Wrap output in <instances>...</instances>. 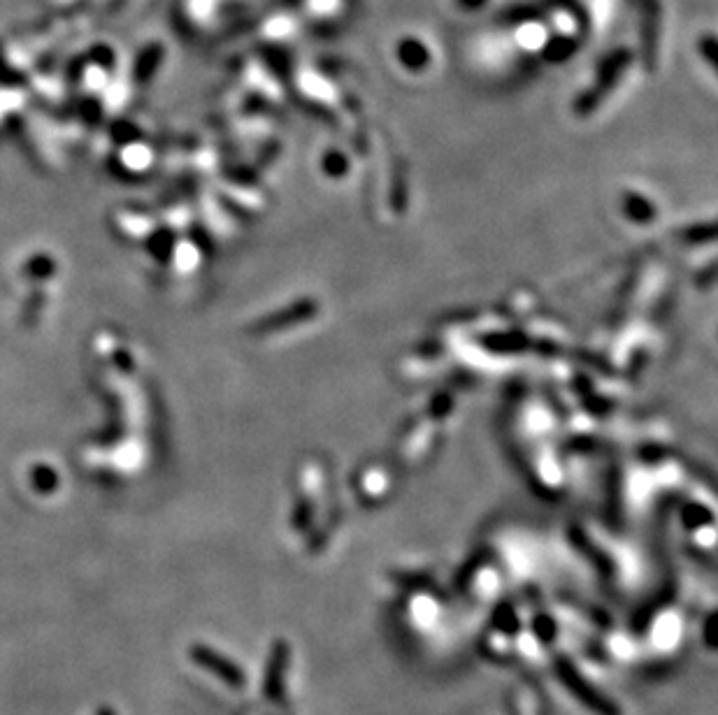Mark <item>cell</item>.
<instances>
[{
    "label": "cell",
    "mask_w": 718,
    "mask_h": 715,
    "mask_svg": "<svg viewBox=\"0 0 718 715\" xmlns=\"http://www.w3.org/2000/svg\"><path fill=\"white\" fill-rule=\"evenodd\" d=\"M314 14H321V17H330L337 10V3L340 0H314Z\"/></svg>",
    "instance_id": "obj_5"
},
{
    "label": "cell",
    "mask_w": 718,
    "mask_h": 715,
    "mask_svg": "<svg viewBox=\"0 0 718 715\" xmlns=\"http://www.w3.org/2000/svg\"><path fill=\"white\" fill-rule=\"evenodd\" d=\"M456 3H461L465 10H479V7H484L486 0H456Z\"/></svg>",
    "instance_id": "obj_6"
},
{
    "label": "cell",
    "mask_w": 718,
    "mask_h": 715,
    "mask_svg": "<svg viewBox=\"0 0 718 715\" xmlns=\"http://www.w3.org/2000/svg\"><path fill=\"white\" fill-rule=\"evenodd\" d=\"M98 715H114V711L110 709V706H100V709H98Z\"/></svg>",
    "instance_id": "obj_7"
},
{
    "label": "cell",
    "mask_w": 718,
    "mask_h": 715,
    "mask_svg": "<svg viewBox=\"0 0 718 715\" xmlns=\"http://www.w3.org/2000/svg\"><path fill=\"white\" fill-rule=\"evenodd\" d=\"M286 662H289V650H286L284 644H277L275 653H272L270 664H268V676H265V697L275 699V702L282 697V690H284L282 681H284Z\"/></svg>",
    "instance_id": "obj_3"
},
{
    "label": "cell",
    "mask_w": 718,
    "mask_h": 715,
    "mask_svg": "<svg viewBox=\"0 0 718 715\" xmlns=\"http://www.w3.org/2000/svg\"><path fill=\"white\" fill-rule=\"evenodd\" d=\"M398 61L409 70H423L430 63V49L419 38H402L396 47Z\"/></svg>",
    "instance_id": "obj_4"
},
{
    "label": "cell",
    "mask_w": 718,
    "mask_h": 715,
    "mask_svg": "<svg viewBox=\"0 0 718 715\" xmlns=\"http://www.w3.org/2000/svg\"><path fill=\"white\" fill-rule=\"evenodd\" d=\"M556 671H558L560 681L565 683V688L570 690L581 704L588 706V709H591L593 713H598V715H621L619 706H616L614 702H609L605 695H600V690L593 688V685L579 674V669L574 667L572 662L558 660L556 662Z\"/></svg>",
    "instance_id": "obj_1"
},
{
    "label": "cell",
    "mask_w": 718,
    "mask_h": 715,
    "mask_svg": "<svg viewBox=\"0 0 718 715\" xmlns=\"http://www.w3.org/2000/svg\"><path fill=\"white\" fill-rule=\"evenodd\" d=\"M191 660L200 664V667L210 671V674H214L217 678H221L226 685H231V688H242L244 683H247V678H244V671L238 667V664L228 660V657H224L221 653H217V650L207 648V646H193L191 648Z\"/></svg>",
    "instance_id": "obj_2"
}]
</instances>
